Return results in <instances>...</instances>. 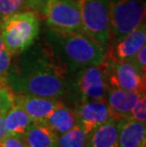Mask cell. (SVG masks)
Returning <instances> with one entry per match:
<instances>
[{
    "mask_svg": "<svg viewBox=\"0 0 146 147\" xmlns=\"http://www.w3.org/2000/svg\"><path fill=\"white\" fill-rule=\"evenodd\" d=\"M109 86L118 87L127 91L145 93V78L128 61H118L105 55Z\"/></svg>",
    "mask_w": 146,
    "mask_h": 147,
    "instance_id": "8",
    "label": "cell"
},
{
    "mask_svg": "<svg viewBox=\"0 0 146 147\" xmlns=\"http://www.w3.org/2000/svg\"><path fill=\"white\" fill-rule=\"evenodd\" d=\"M130 118L141 123L146 121V97L145 94L142 95L139 101L136 102L134 107L132 108Z\"/></svg>",
    "mask_w": 146,
    "mask_h": 147,
    "instance_id": "22",
    "label": "cell"
},
{
    "mask_svg": "<svg viewBox=\"0 0 146 147\" xmlns=\"http://www.w3.org/2000/svg\"><path fill=\"white\" fill-rule=\"evenodd\" d=\"M74 74V90L79 93L81 99L106 100L109 83L104 61L100 65L81 68Z\"/></svg>",
    "mask_w": 146,
    "mask_h": 147,
    "instance_id": "7",
    "label": "cell"
},
{
    "mask_svg": "<svg viewBox=\"0 0 146 147\" xmlns=\"http://www.w3.org/2000/svg\"><path fill=\"white\" fill-rule=\"evenodd\" d=\"M20 55L7 78L13 95H33L60 100L74 90L68 71L45 41L34 43Z\"/></svg>",
    "mask_w": 146,
    "mask_h": 147,
    "instance_id": "1",
    "label": "cell"
},
{
    "mask_svg": "<svg viewBox=\"0 0 146 147\" xmlns=\"http://www.w3.org/2000/svg\"><path fill=\"white\" fill-rule=\"evenodd\" d=\"M34 0H0V21L6 16L23 11H32Z\"/></svg>",
    "mask_w": 146,
    "mask_h": 147,
    "instance_id": "19",
    "label": "cell"
},
{
    "mask_svg": "<svg viewBox=\"0 0 146 147\" xmlns=\"http://www.w3.org/2000/svg\"><path fill=\"white\" fill-rule=\"evenodd\" d=\"M143 94L145 93L127 91L118 87L109 86L106 102L111 117L117 121L123 118H130L132 108Z\"/></svg>",
    "mask_w": 146,
    "mask_h": 147,
    "instance_id": "12",
    "label": "cell"
},
{
    "mask_svg": "<svg viewBox=\"0 0 146 147\" xmlns=\"http://www.w3.org/2000/svg\"><path fill=\"white\" fill-rule=\"evenodd\" d=\"M109 47L135 30L145 18V0H108Z\"/></svg>",
    "mask_w": 146,
    "mask_h": 147,
    "instance_id": "4",
    "label": "cell"
},
{
    "mask_svg": "<svg viewBox=\"0 0 146 147\" xmlns=\"http://www.w3.org/2000/svg\"><path fill=\"white\" fill-rule=\"evenodd\" d=\"M146 42V24L143 21L122 40L108 48L106 56L118 61H130Z\"/></svg>",
    "mask_w": 146,
    "mask_h": 147,
    "instance_id": "10",
    "label": "cell"
},
{
    "mask_svg": "<svg viewBox=\"0 0 146 147\" xmlns=\"http://www.w3.org/2000/svg\"><path fill=\"white\" fill-rule=\"evenodd\" d=\"M0 147H28L24 134H8L1 142Z\"/></svg>",
    "mask_w": 146,
    "mask_h": 147,
    "instance_id": "23",
    "label": "cell"
},
{
    "mask_svg": "<svg viewBox=\"0 0 146 147\" xmlns=\"http://www.w3.org/2000/svg\"><path fill=\"white\" fill-rule=\"evenodd\" d=\"M146 47L143 46L139 51L137 52V54L133 57L131 60L128 61L132 63L133 65L138 69V71L141 75L146 76Z\"/></svg>",
    "mask_w": 146,
    "mask_h": 147,
    "instance_id": "24",
    "label": "cell"
},
{
    "mask_svg": "<svg viewBox=\"0 0 146 147\" xmlns=\"http://www.w3.org/2000/svg\"><path fill=\"white\" fill-rule=\"evenodd\" d=\"M13 104V93L0 81V115H5Z\"/></svg>",
    "mask_w": 146,
    "mask_h": 147,
    "instance_id": "21",
    "label": "cell"
},
{
    "mask_svg": "<svg viewBox=\"0 0 146 147\" xmlns=\"http://www.w3.org/2000/svg\"><path fill=\"white\" fill-rule=\"evenodd\" d=\"M57 134L44 123L32 121L25 131L28 147H57Z\"/></svg>",
    "mask_w": 146,
    "mask_h": 147,
    "instance_id": "15",
    "label": "cell"
},
{
    "mask_svg": "<svg viewBox=\"0 0 146 147\" xmlns=\"http://www.w3.org/2000/svg\"><path fill=\"white\" fill-rule=\"evenodd\" d=\"M40 29V16L34 11L15 12L0 21V34L12 56L21 54L33 45Z\"/></svg>",
    "mask_w": 146,
    "mask_h": 147,
    "instance_id": "3",
    "label": "cell"
},
{
    "mask_svg": "<svg viewBox=\"0 0 146 147\" xmlns=\"http://www.w3.org/2000/svg\"><path fill=\"white\" fill-rule=\"evenodd\" d=\"M42 123L50 127L57 134V136H59L67 132L76 124L75 111L62 102Z\"/></svg>",
    "mask_w": 146,
    "mask_h": 147,
    "instance_id": "16",
    "label": "cell"
},
{
    "mask_svg": "<svg viewBox=\"0 0 146 147\" xmlns=\"http://www.w3.org/2000/svg\"><path fill=\"white\" fill-rule=\"evenodd\" d=\"M12 54L6 48L0 34V81L7 84V78L11 68Z\"/></svg>",
    "mask_w": 146,
    "mask_h": 147,
    "instance_id": "20",
    "label": "cell"
},
{
    "mask_svg": "<svg viewBox=\"0 0 146 147\" xmlns=\"http://www.w3.org/2000/svg\"><path fill=\"white\" fill-rule=\"evenodd\" d=\"M76 123L86 134L111 118L106 100L81 99L75 110Z\"/></svg>",
    "mask_w": 146,
    "mask_h": 147,
    "instance_id": "9",
    "label": "cell"
},
{
    "mask_svg": "<svg viewBox=\"0 0 146 147\" xmlns=\"http://www.w3.org/2000/svg\"><path fill=\"white\" fill-rule=\"evenodd\" d=\"M119 147H145V123H141L131 118H123L118 121Z\"/></svg>",
    "mask_w": 146,
    "mask_h": 147,
    "instance_id": "13",
    "label": "cell"
},
{
    "mask_svg": "<svg viewBox=\"0 0 146 147\" xmlns=\"http://www.w3.org/2000/svg\"><path fill=\"white\" fill-rule=\"evenodd\" d=\"M80 11L83 30L91 36L106 53L109 47L108 0H74Z\"/></svg>",
    "mask_w": 146,
    "mask_h": 147,
    "instance_id": "5",
    "label": "cell"
},
{
    "mask_svg": "<svg viewBox=\"0 0 146 147\" xmlns=\"http://www.w3.org/2000/svg\"><path fill=\"white\" fill-rule=\"evenodd\" d=\"M4 123L9 134H24L32 120L21 106L12 104L5 115Z\"/></svg>",
    "mask_w": 146,
    "mask_h": 147,
    "instance_id": "17",
    "label": "cell"
},
{
    "mask_svg": "<svg viewBox=\"0 0 146 147\" xmlns=\"http://www.w3.org/2000/svg\"><path fill=\"white\" fill-rule=\"evenodd\" d=\"M44 41L70 75L88 65H100L105 59L102 47L81 30L48 27Z\"/></svg>",
    "mask_w": 146,
    "mask_h": 147,
    "instance_id": "2",
    "label": "cell"
},
{
    "mask_svg": "<svg viewBox=\"0 0 146 147\" xmlns=\"http://www.w3.org/2000/svg\"><path fill=\"white\" fill-rule=\"evenodd\" d=\"M85 147H119L118 121L109 120L87 134Z\"/></svg>",
    "mask_w": 146,
    "mask_h": 147,
    "instance_id": "14",
    "label": "cell"
},
{
    "mask_svg": "<svg viewBox=\"0 0 146 147\" xmlns=\"http://www.w3.org/2000/svg\"><path fill=\"white\" fill-rule=\"evenodd\" d=\"M87 134L78 124L57 137V147H85Z\"/></svg>",
    "mask_w": 146,
    "mask_h": 147,
    "instance_id": "18",
    "label": "cell"
},
{
    "mask_svg": "<svg viewBox=\"0 0 146 147\" xmlns=\"http://www.w3.org/2000/svg\"><path fill=\"white\" fill-rule=\"evenodd\" d=\"M5 115H0V142H1V140L9 134V132L5 127V123H4Z\"/></svg>",
    "mask_w": 146,
    "mask_h": 147,
    "instance_id": "25",
    "label": "cell"
},
{
    "mask_svg": "<svg viewBox=\"0 0 146 147\" xmlns=\"http://www.w3.org/2000/svg\"><path fill=\"white\" fill-rule=\"evenodd\" d=\"M32 11L48 27L83 30L80 11L74 0H34Z\"/></svg>",
    "mask_w": 146,
    "mask_h": 147,
    "instance_id": "6",
    "label": "cell"
},
{
    "mask_svg": "<svg viewBox=\"0 0 146 147\" xmlns=\"http://www.w3.org/2000/svg\"><path fill=\"white\" fill-rule=\"evenodd\" d=\"M62 102L61 100L33 95H13V104L21 106L32 121L42 123Z\"/></svg>",
    "mask_w": 146,
    "mask_h": 147,
    "instance_id": "11",
    "label": "cell"
}]
</instances>
